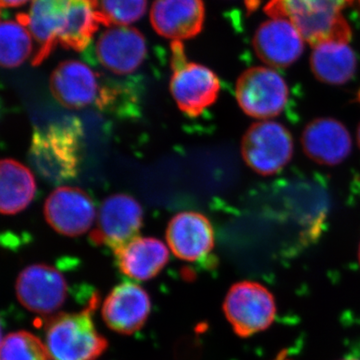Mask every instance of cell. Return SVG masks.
Masks as SVG:
<instances>
[{
	"mask_svg": "<svg viewBox=\"0 0 360 360\" xmlns=\"http://www.w3.org/2000/svg\"><path fill=\"white\" fill-rule=\"evenodd\" d=\"M37 42L32 63L39 65L58 44L82 51L103 25L96 0H32L20 15Z\"/></svg>",
	"mask_w": 360,
	"mask_h": 360,
	"instance_id": "6da1fadb",
	"label": "cell"
},
{
	"mask_svg": "<svg viewBox=\"0 0 360 360\" xmlns=\"http://www.w3.org/2000/svg\"><path fill=\"white\" fill-rule=\"evenodd\" d=\"M355 0H269L265 13L271 18H285L311 45L326 42L348 44L352 28L342 11ZM360 4V0H357Z\"/></svg>",
	"mask_w": 360,
	"mask_h": 360,
	"instance_id": "7a4b0ae2",
	"label": "cell"
},
{
	"mask_svg": "<svg viewBox=\"0 0 360 360\" xmlns=\"http://www.w3.org/2000/svg\"><path fill=\"white\" fill-rule=\"evenodd\" d=\"M82 125L77 120L34 129L30 160L42 179L60 184L77 176L82 153Z\"/></svg>",
	"mask_w": 360,
	"mask_h": 360,
	"instance_id": "3957f363",
	"label": "cell"
},
{
	"mask_svg": "<svg viewBox=\"0 0 360 360\" xmlns=\"http://www.w3.org/2000/svg\"><path fill=\"white\" fill-rule=\"evenodd\" d=\"M98 298L75 314L54 315L45 328V347L51 360H96L108 347L94 326L92 312Z\"/></svg>",
	"mask_w": 360,
	"mask_h": 360,
	"instance_id": "277c9868",
	"label": "cell"
},
{
	"mask_svg": "<svg viewBox=\"0 0 360 360\" xmlns=\"http://www.w3.org/2000/svg\"><path fill=\"white\" fill-rule=\"evenodd\" d=\"M172 73L170 91L180 110L198 116L217 101L220 90L219 77L205 65L187 61L184 45L172 44Z\"/></svg>",
	"mask_w": 360,
	"mask_h": 360,
	"instance_id": "5b68a950",
	"label": "cell"
},
{
	"mask_svg": "<svg viewBox=\"0 0 360 360\" xmlns=\"http://www.w3.org/2000/svg\"><path fill=\"white\" fill-rule=\"evenodd\" d=\"M240 150L250 169L262 176H269L281 172L292 158V135L281 123L262 120L246 130Z\"/></svg>",
	"mask_w": 360,
	"mask_h": 360,
	"instance_id": "8992f818",
	"label": "cell"
},
{
	"mask_svg": "<svg viewBox=\"0 0 360 360\" xmlns=\"http://www.w3.org/2000/svg\"><path fill=\"white\" fill-rule=\"evenodd\" d=\"M224 312L236 335L250 338L271 326L276 315V300L262 284L240 281L225 296Z\"/></svg>",
	"mask_w": 360,
	"mask_h": 360,
	"instance_id": "52a82bcc",
	"label": "cell"
},
{
	"mask_svg": "<svg viewBox=\"0 0 360 360\" xmlns=\"http://www.w3.org/2000/svg\"><path fill=\"white\" fill-rule=\"evenodd\" d=\"M49 86L58 103L70 110L94 105L108 108L116 96L113 87L103 86L98 75L89 66L77 60H66L51 73Z\"/></svg>",
	"mask_w": 360,
	"mask_h": 360,
	"instance_id": "ba28073f",
	"label": "cell"
},
{
	"mask_svg": "<svg viewBox=\"0 0 360 360\" xmlns=\"http://www.w3.org/2000/svg\"><path fill=\"white\" fill-rule=\"evenodd\" d=\"M236 99L243 112L257 120L281 115L288 104L290 90L285 80L269 68H251L238 77Z\"/></svg>",
	"mask_w": 360,
	"mask_h": 360,
	"instance_id": "9c48e42d",
	"label": "cell"
},
{
	"mask_svg": "<svg viewBox=\"0 0 360 360\" xmlns=\"http://www.w3.org/2000/svg\"><path fill=\"white\" fill-rule=\"evenodd\" d=\"M142 220L143 212L139 201L127 194H113L101 205L90 240L113 251L120 250L139 238Z\"/></svg>",
	"mask_w": 360,
	"mask_h": 360,
	"instance_id": "30bf717a",
	"label": "cell"
},
{
	"mask_svg": "<svg viewBox=\"0 0 360 360\" xmlns=\"http://www.w3.org/2000/svg\"><path fill=\"white\" fill-rule=\"evenodd\" d=\"M68 290L65 276L51 265H30L16 279L18 302L26 309L39 315L58 311L65 304Z\"/></svg>",
	"mask_w": 360,
	"mask_h": 360,
	"instance_id": "8fae6325",
	"label": "cell"
},
{
	"mask_svg": "<svg viewBox=\"0 0 360 360\" xmlns=\"http://www.w3.org/2000/svg\"><path fill=\"white\" fill-rule=\"evenodd\" d=\"M96 215L94 201L77 187H58L45 201L47 224L63 236H78L89 231Z\"/></svg>",
	"mask_w": 360,
	"mask_h": 360,
	"instance_id": "7c38bea8",
	"label": "cell"
},
{
	"mask_svg": "<svg viewBox=\"0 0 360 360\" xmlns=\"http://www.w3.org/2000/svg\"><path fill=\"white\" fill-rule=\"evenodd\" d=\"M99 63L116 75H129L139 70L148 53L143 35L130 26H108L96 42Z\"/></svg>",
	"mask_w": 360,
	"mask_h": 360,
	"instance_id": "4fadbf2b",
	"label": "cell"
},
{
	"mask_svg": "<svg viewBox=\"0 0 360 360\" xmlns=\"http://www.w3.org/2000/svg\"><path fill=\"white\" fill-rule=\"evenodd\" d=\"M150 310L148 293L137 284L124 283L106 296L101 315L111 330L129 335L143 328Z\"/></svg>",
	"mask_w": 360,
	"mask_h": 360,
	"instance_id": "5bb4252c",
	"label": "cell"
},
{
	"mask_svg": "<svg viewBox=\"0 0 360 360\" xmlns=\"http://www.w3.org/2000/svg\"><path fill=\"white\" fill-rule=\"evenodd\" d=\"M304 41L297 28L285 18H271L257 28L253 49L262 63L272 68H288L300 59Z\"/></svg>",
	"mask_w": 360,
	"mask_h": 360,
	"instance_id": "9a60e30c",
	"label": "cell"
},
{
	"mask_svg": "<svg viewBox=\"0 0 360 360\" xmlns=\"http://www.w3.org/2000/svg\"><path fill=\"white\" fill-rule=\"evenodd\" d=\"M300 141L307 158L321 165L335 167L352 153L349 131L342 122L335 118L311 120L303 129Z\"/></svg>",
	"mask_w": 360,
	"mask_h": 360,
	"instance_id": "2e32d148",
	"label": "cell"
},
{
	"mask_svg": "<svg viewBox=\"0 0 360 360\" xmlns=\"http://www.w3.org/2000/svg\"><path fill=\"white\" fill-rule=\"evenodd\" d=\"M205 18L203 0H155L150 9V22L155 32L174 41L196 37Z\"/></svg>",
	"mask_w": 360,
	"mask_h": 360,
	"instance_id": "e0dca14e",
	"label": "cell"
},
{
	"mask_svg": "<svg viewBox=\"0 0 360 360\" xmlns=\"http://www.w3.org/2000/svg\"><path fill=\"white\" fill-rule=\"evenodd\" d=\"M167 240L175 257L186 262H198L214 248V231L201 213L180 212L168 224Z\"/></svg>",
	"mask_w": 360,
	"mask_h": 360,
	"instance_id": "ac0fdd59",
	"label": "cell"
},
{
	"mask_svg": "<svg viewBox=\"0 0 360 360\" xmlns=\"http://www.w3.org/2000/svg\"><path fill=\"white\" fill-rule=\"evenodd\" d=\"M118 269L134 281H149L165 269L169 253L162 241L153 238H136L115 250Z\"/></svg>",
	"mask_w": 360,
	"mask_h": 360,
	"instance_id": "d6986e66",
	"label": "cell"
},
{
	"mask_svg": "<svg viewBox=\"0 0 360 360\" xmlns=\"http://www.w3.org/2000/svg\"><path fill=\"white\" fill-rule=\"evenodd\" d=\"M310 68L319 82L331 85L345 84L356 72V56L347 44L326 42L314 47Z\"/></svg>",
	"mask_w": 360,
	"mask_h": 360,
	"instance_id": "ffe728a7",
	"label": "cell"
},
{
	"mask_svg": "<svg viewBox=\"0 0 360 360\" xmlns=\"http://www.w3.org/2000/svg\"><path fill=\"white\" fill-rule=\"evenodd\" d=\"M37 191L30 168L13 160H4L0 167V210L4 214H16L32 202Z\"/></svg>",
	"mask_w": 360,
	"mask_h": 360,
	"instance_id": "44dd1931",
	"label": "cell"
},
{
	"mask_svg": "<svg viewBox=\"0 0 360 360\" xmlns=\"http://www.w3.org/2000/svg\"><path fill=\"white\" fill-rule=\"evenodd\" d=\"M33 37L18 16L15 20H4L0 25V61L6 68H18L32 56Z\"/></svg>",
	"mask_w": 360,
	"mask_h": 360,
	"instance_id": "7402d4cb",
	"label": "cell"
},
{
	"mask_svg": "<svg viewBox=\"0 0 360 360\" xmlns=\"http://www.w3.org/2000/svg\"><path fill=\"white\" fill-rule=\"evenodd\" d=\"M46 347L28 331H15L2 338L0 360H49Z\"/></svg>",
	"mask_w": 360,
	"mask_h": 360,
	"instance_id": "603a6c76",
	"label": "cell"
},
{
	"mask_svg": "<svg viewBox=\"0 0 360 360\" xmlns=\"http://www.w3.org/2000/svg\"><path fill=\"white\" fill-rule=\"evenodd\" d=\"M101 22L106 26H129L141 20L148 0H96Z\"/></svg>",
	"mask_w": 360,
	"mask_h": 360,
	"instance_id": "cb8c5ba5",
	"label": "cell"
},
{
	"mask_svg": "<svg viewBox=\"0 0 360 360\" xmlns=\"http://www.w3.org/2000/svg\"><path fill=\"white\" fill-rule=\"evenodd\" d=\"M32 0H0L2 8H13V7H20L27 2H32Z\"/></svg>",
	"mask_w": 360,
	"mask_h": 360,
	"instance_id": "d4e9b609",
	"label": "cell"
},
{
	"mask_svg": "<svg viewBox=\"0 0 360 360\" xmlns=\"http://www.w3.org/2000/svg\"><path fill=\"white\" fill-rule=\"evenodd\" d=\"M357 143H359V146L360 148V123L359 125V129H357Z\"/></svg>",
	"mask_w": 360,
	"mask_h": 360,
	"instance_id": "484cf974",
	"label": "cell"
},
{
	"mask_svg": "<svg viewBox=\"0 0 360 360\" xmlns=\"http://www.w3.org/2000/svg\"><path fill=\"white\" fill-rule=\"evenodd\" d=\"M341 360H359V359H354V357H349V359H341Z\"/></svg>",
	"mask_w": 360,
	"mask_h": 360,
	"instance_id": "4316f807",
	"label": "cell"
},
{
	"mask_svg": "<svg viewBox=\"0 0 360 360\" xmlns=\"http://www.w3.org/2000/svg\"><path fill=\"white\" fill-rule=\"evenodd\" d=\"M359 264H360V245H359Z\"/></svg>",
	"mask_w": 360,
	"mask_h": 360,
	"instance_id": "83f0119b",
	"label": "cell"
},
{
	"mask_svg": "<svg viewBox=\"0 0 360 360\" xmlns=\"http://www.w3.org/2000/svg\"><path fill=\"white\" fill-rule=\"evenodd\" d=\"M277 360H291V359H277Z\"/></svg>",
	"mask_w": 360,
	"mask_h": 360,
	"instance_id": "f1b7e54d",
	"label": "cell"
},
{
	"mask_svg": "<svg viewBox=\"0 0 360 360\" xmlns=\"http://www.w3.org/2000/svg\"><path fill=\"white\" fill-rule=\"evenodd\" d=\"M359 101H360V91H359Z\"/></svg>",
	"mask_w": 360,
	"mask_h": 360,
	"instance_id": "f546056e",
	"label": "cell"
},
{
	"mask_svg": "<svg viewBox=\"0 0 360 360\" xmlns=\"http://www.w3.org/2000/svg\"></svg>",
	"mask_w": 360,
	"mask_h": 360,
	"instance_id": "4dcf8cb0",
	"label": "cell"
}]
</instances>
